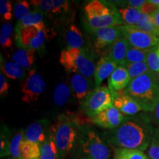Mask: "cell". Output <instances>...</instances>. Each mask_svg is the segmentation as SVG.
I'll return each instance as SVG.
<instances>
[{
	"instance_id": "obj_28",
	"label": "cell",
	"mask_w": 159,
	"mask_h": 159,
	"mask_svg": "<svg viewBox=\"0 0 159 159\" xmlns=\"http://www.w3.org/2000/svg\"><path fill=\"white\" fill-rule=\"evenodd\" d=\"M122 66H125V69L128 70L131 80L151 71L147 62L128 63H125Z\"/></svg>"
},
{
	"instance_id": "obj_37",
	"label": "cell",
	"mask_w": 159,
	"mask_h": 159,
	"mask_svg": "<svg viewBox=\"0 0 159 159\" xmlns=\"http://www.w3.org/2000/svg\"><path fill=\"white\" fill-rule=\"evenodd\" d=\"M0 13L4 20L9 21L12 19V5L8 0H1L0 2Z\"/></svg>"
},
{
	"instance_id": "obj_17",
	"label": "cell",
	"mask_w": 159,
	"mask_h": 159,
	"mask_svg": "<svg viewBox=\"0 0 159 159\" xmlns=\"http://www.w3.org/2000/svg\"><path fill=\"white\" fill-rule=\"evenodd\" d=\"M70 83L73 95L80 104H83L91 91L89 89L90 85L89 80L83 75L74 74L71 75Z\"/></svg>"
},
{
	"instance_id": "obj_42",
	"label": "cell",
	"mask_w": 159,
	"mask_h": 159,
	"mask_svg": "<svg viewBox=\"0 0 159 159\" xmlns=\"http://www.w3.org/2000/svg\"><path fill=\"white\" fill-rule=\"evenodd\" d=\"M151 16H152L155 25L159 30V8L157 9Z\"/></svg>"
},
{
	"instance_id": "obj_34",
	"label": "cell",
	"mask_w": 159,
	"mask_h": 159,
	"mask_svg": "<svg viewBox=\"0 0 159 159\" xmlns=\"http://www.w3.org/2000/svg\"><path fill=\"white\" fill-rule=\"evenodd\" d=\"M147 63L151 71L159 72V43L150 49Z\"/></svg>"
},
{
	"instance_id": "obj_1",
	"label": "cell",
	"mask_w": 159,
	"mask_h": 159,
	"mask_svg": "<svg viewBox=\"0 0 159 159\" xmlns=\"http://www.w3.org/2000/svg\"><path fill=\"white\" fill-rule=\"evenodd\" d=\"M155 129L146 116L125 119L116 128L105 132L103 138L117 148L144 151L149 148Z\"/></svg>"
},
{
	"instance_id": "obj_13",
	"label": "cell",
	"mask_w": 159,
	"mask_h": 159,
	"mask_svg": "<svg viewBox=\"0 0 159 159\" xmlns=\"http://www.w3.org/2000/svg\"><path fill=\"white\" fill-rule=\"evenodd\" d=\"M112 94L114 96L113 105L123 115L132 116L143 111L142 106L128 95L123 94L122 92L113 93Z\"/></svg>"
},
{
	"instance_id": "obj_22",
	"label": "cell",
	"mask_w": 159,
	"mask_h": 159,
	"mask_svg": "<svg viewBox=\"0 0 159 159\" xmlns=\"http://www.w3.org/2000/svg\"><path fill=\"white\" fill-rule=\"evenodd\" d=\"M1 70L3 71V74L10 79L17 80L21 78L24 76L25 71L21 66L14 61H6L1 62Z\"/></svg>"
},
{
	"instance_id": "obj_31",
	"label": "cell",
	"mask_w": 159,
	"mask_h": 159,
	"mask_svg": "<svg viewBox=\"0 0 159 159\" xmlns=\"http://www.w3.org/2000/svg\"><path fill=\"white\" fill-rule=\"evenodd\" d=\"M0 43L3 49L11 48L13 44V27L11 24L5 23L2 27Z\"/></svg>"
},
{
	"instance_id": "obj_2",
	"label": "cell",
	"mask_w": 159,
	"mask_h": 159,
	"mask_svg": "<svg viewBox=\"0 0 159 159\" xmlns=\"http://www.w3.org/2000/svg\"><path fill=\"white\" fill-rule=\"evenodd\" d=\"M122 93L135 99L143 111H154L159 102V82L156 73L150 71L132 80Z\"/></svg>"
},
{
	"instance_id": "obj_16",
	"label": "cell",
	"mask_w": 159,
	"mask_h": 159,
	"mask_svg": "<svg viewBox=\"0 0 159 159\" xmlns=\"http://www.w3.org/2000/svg\"><path fill=\"white\" fill-rule=\"evenodd\" d=\"M47 121H39L32 123L25 132V139L29 142L36 143L41 145L45 141L48 134L49 129H47Z\"/></svg>"
},
{
	"instance_id": "obj_47",
	"label": "cell",
	"mask_w": 159,
	"mask_h": 159,
	"mask_svg": "<svg viewBox=\"0 0 159 159\" xmlns=\"http://www.w3.org/2000/svg\"></svg>"
},
{
	"instance_id": "obj_9",
	"label": "cell",
	"mask_w": 159,
	"mask_h": 159,
	"mask_svg": "<svg viewBox=\"0 0 159 159\" xmlns=\"http://www.w3.org/2000/svg\"><path fill=\"white\" fill-rule=\"evenodd\" d=\"M122 37L128 41L131 47L149 49L159 43V36L142 30L135 25L119 26Z\"/></svg>"
},
{
	"instance_id": "obj_18",
	"label": "cell",
	"mask_w": 159,
	"mask_h": 159,
	"mask_svg": "<svg viewBox=\"0 0 159 159\" xmlns=\"http://www.w3.org/2000/svg\"><path fill=\"white\" fill-rule=\"evenodd\" d=\"M59 150L57 148L55 136L54 126L49 128L47 138L41 145V157L40 159H60Z\"/></svg>"
},
{
	"instance_id": "obj_19",
	"label": "cell",
	"mask_w": 159,
	"mask_h": 159,
	"mask_svg": "<svg viewBox=\"0 0 159 159\" xmlns=\"http://www.w3.org/2000/svg\"><path fill=\"white\" fill-rule=\"evenodd\" d=\"M130 47V45L128 41L124 37H121L110 47L108 56L119 66H122Z\"/></svg>"
},
{
	"instance_id": "obj_20",
	"label": "cell",
	"mask_w": 159,
	"mask_h": 159,
	"mask_svg": "<svg viewBox=\"0 0 159 159\" xmlns=\"http://www.w3.org/2000/svg\"><path fill=\"white\" fill-rule=\"evenodd\" d=\"M35 52L33 49L20 48L13 53L12 59L23 69H29L34 64Z\"/></svg>"
},
{
	"instance_id": "obj_8",
	"label": "cell",
	"mask_w": 159,
	"mask_h": 159,
	"mask_svg": "<svg viewBox=\"0 0 159 159\" xmlns=\"http://www.w3.org/2000/svg\"><path fill=\"white\" fill-rule=\"evenodd\" d=\"M16 40L19 47L36 50L42 47L47 39L45 25L41 27H16Z\"/></svg>"
},
{
	"instance_id": "obj_26",
	"label": "cell",
	"mask_w": 159,
	"mask_h": 159,
	"mask_svg": "<svg viewBox=\"0 0 159 159\" xmlns=\"http://www.w3.org/2000/svg\"><path fill=\"white\" fill-rule=\"evenodd\" d=\"M150 50V49H142L136 48V47H133L130 46V49H128V53H127L126 57H125V62L123 64L128 63L147 62Z\"/></svg>"
},
{
	"instance_id": "obj_40",
	"label": "cell",
	"mask_w": 159,
	"mask_h": 159,
	"mask_svg": "<svg viewBox=\"0 0 159 159\" xmlns=\"http://www.w3.org/2000/svg\"><path fill=\"white\" fill-rule=\"evenodd\" d=\"M157 9H158V7H157L156 5L150 3L149 1H147L146 3L139 9V11H140L141 13H143V14L152 15Z\"/></svg>"
},
{
	"instance_id": "obj_6",
	"label": "cell",
	"mask_w": 159,
	"mask_h": 159,
	"mask_svg": "<svg viewBox=\"0 0 159 159\" xmlns=\"http://www.w3.org/2000/svg\"><path fill=\"white\" fill-rule=\"evenodd\" d=\"M59 61L68 72L80 74L86 78L94 76L96 66L82 49L67 47L63 49L60 54Z\"/></svg>"
},
{
	"instance_id": "obj_41",
	"label": "cell",
	"mask_w": 159,
	"mask_h": 159,
	"mask_svg": "<svg viewBox=\"0 0 159 159\" xmlns=\"http://www.w3.org/2000/svg\"><path fill=\"white\" fill-rule=\"evenodd\" d=\"M146 2L145 0H130L127 2V3H128V7L139 10L146 3Z\"/></svg>"
},
{
	"instance_id": "obj_24",
	"label": "cell",
	"mask_w": 159,
	"mask_h": 159,
	"mask_svg": "<svg viewBox=\"0 0 159 159\" xmlns=\"http://www.w3.org/2000/svg\"><path fill=\"white\" fill-rule=\"evenodd\" d=\"M22 159H40L41 145L24 139L21 146Z\"/></svg>"
},
{
	"instance_id": "obj_46",
	"label": "cell",
	"mask_w": 159,
	"mask_h": 159,
	"mask_svg": "<svg viewBox=\"0 0 159 159\" xmlns=\"http://www.w3.org/2000/svg\"><path fill=\"white\" fill-rule=\"evenodd\" d=\"M78 159H91V158H80Z\"/></svg>"
},
{
	"instance_id": "obj_14",
	"label": "cell",
	"mask_w": 159,
	"mask_h": 159,
	"mask_svg": "<svg viewBox=\"0 0 159 159\" xmlns=\"http://www.w3.org/2000/svg\"><path fill=\"white\" fill-rule=\"evenodd\" d=\"M119 65L110 57L103 56L99 60L94 72L95 88L100 86L105 79L108 78L114 72Z\"/></svg>"
},
{
	"instance_id": "obj_7",
	"label": "cell",
	"mask_w": 159,
	"mask_h": 159,
	"mask_svg": "<svg viewBox=\"0 0 159 159\" xmlns=\"http://www.w3.org/2000/svg\"><path fill=\"white\" fill-rule=\"evenodd\" d=\"M113 102L114 96L110 89L99 86L91 91L82 104V108L85 114L91 118L112 106Z\"/></svg>"
},
{
	"instance_id": "obj_39",
	"label": "cell",
	"mask_w": 159,
	"mask_h": 159,
	"mask_svg": "<svg viewBox=\"0 0 159 159\" xmlns=\"http://www.w3.org/2000/svg\"><path fill=\"white\" fill-rule=\"evenodd\" d=\"M10 85L5 78V75L1 72L0 74V95L2 97L7 94Z\"/></svg>"
},
{
	"instance_id": "obj_5",
	"label": "cell",
	"mask_w": 159,
	"mask_h": 159,
	"mask_svg": "<svg viewBox=\"0 0 159 159\" xmlns=\"http://www.w3.org/2000/svg\"><path fill=\"white\" fill-rule=\"evenodd\" d=\"M83 157L91 159H110L111 152L106 141L96 130L84 127L80 129L78 143Z\"/></svg>"
},
{
	"instance_id": "obj_12",
	"label": "cell",
	"mask_w": 159,
	"mask_h": 159,
	"mask_svg": "<svg viewBox=\"0 0 159 159\" xmlns=\"http://www.w3.org/2000/svg\"><path fill=\"white\" fill-rule=\"evenodd\" d=\"M94 39V45L97 49H103L114 43L122 36L119 27H103L96 30H90Z\"/></svg>"
},
{
	"instance_id": "obj_30",
	"label": "cell",
	"mask_w": 159,
	"mask_h": 159,
	"mask_svg": "<svg viewBox=\"0 0 159 159\" xmlns=\"http://www.w3.org/2000/svg\"><path fill=\"white\" fill-rule=\"evenodd\" d=\"M43 13L40 11H35L25 18L22 21H19L16 27H30V26H35V27H41L44 25L43 23Z\"/></svg>"
},
{
	"instance_id": "obj_4",
	"label": "cell",
	"mask_w": 159,
	"mask_h": 159,
	"mask_svg": "<svg viewBox=\"0 0 159 159\" xmlns=\"http://www.w3.org/2000/svg\"><path fill=\"white\" fill-rule=\"evenodd\" d=\"M53 126L60 156L65 158L77 148L80 128L77 119L68 114H61Z\"/></svg>"
},
{
	"instance_id": "obj_27",
	"label": "cell",
	"mask_w": 159,
	"mask_h": 159,
	"mask_svg": "<svg viewBox=\"0 0 159 159\" xmlns=\"http://www.w3.org/2000/svg\"><path fill=\"white\" fill-rule=\"evenodd\" d=\"M25 132L20 130L11 138L10 146V156L11 159H22L21 153V143L25 139Z\"/></svg>"
},
{
	"instance_id": "obj_44",
	"label": "cell",
	"mask_w": 159,
	"mask_h": 159,
	"mask_svg": "<svg viewBox=\"0 0 159 159\" xmlns=\"http://www.w3.org/2000/svg\"><path fill=\"white\" fill-rule=\"evenodd\" d=\"M150 3L153 4L154 5H156L158 8H159V0H149Z\"/></svg>"
},
{
	"instance_id": "obj_36",
	"label": "cell",
	"mask_w": 159,
	"mask_h": 159,
	"mask_svg": "<svg viewBox=\"0 0 159 159\" xmlns=\"http://www.w3.org/2000/svg\"><path fill=\"white\" fill-rule=\"evenodd\" d=\"M30 4L37 7L40 11L55 13V8L52 5V0H32Z\"/></svg>"
},
{
	"instance_id": "obj_10",
	"label": "cell",
	"mask_w": 159,
	"mask_h": 159,
	"mask_svg": "<svg viewBox=\"0 0 159 159\" xmlns=\"http://www.w3.org/2000/svg\"><path fill=\"white\" fill-rule=\"evenodd\" d=\"M21 99L25 103H32L38 100L45 91L46 84L41 75L35 69H31L21 85Z\"/></svg>"
},
{
	"instance_id": "obj_15",
	"label": "cell",
	"mask_w": 159,
	"mask_h": 159,
	"mask_svg": "<svg viewBox=\"0 0 159 159\" xmlns=\"http://www.w3.org/2000/svg\"><path fill=\"white\" fill-rule=\"evenodd\" d=\"M131 78L128 71L123 66H119L108 78V88L111 93L124 90L128 86Z\"/></svg>"
},
{
	"instance_id": "obj_29",
	"label": "cell",
	"mask_w": 159,
	"mask_h": 159,
	"mask_svg": "<svg viewBox=\"0 0 159 159\" xmlns=\"http://www.w3.org/2000/svg\"><path fill=\"white\" fill-rule=\"evenodd\" d=\"M113 159H148L143 151L125 148H116Z\"/></svg>"
},
{
	"instance_id": "obj_45",
	"label": "cell",
	"mask_w": 159,
	"mask_h": 159,
	"mask_svg": "<svg viewBox=\"0 0 159 159\" xmlns=\"http://www.w3.org/2000/svg\"><path fill=\"white\" fill-rule=\"evenodd\" d=\"M156 77H157V79H158V82H159V72H156Z\"/></svg>"
},
{
	"instance_id": "obj_38",
	"label": "cell",
	"mask_w": 159,
	"mask_h": 159,
	"mask_svg": "<svg viewBox=\"0 0 159 159\" xmlns=\"http://www.w3.org/2000/svg\"><path fill=\"white\" fill-rule=\"evenodd\" d=\"M52 5L55 13H61L69 10V2L66 0H52Z\"/></svg>"
},
{
	"instance_id": "obj_33",
	"label": "cell",
	"mask_w": 159,
	"mask_h": 159,
	"mask_svg": "<svg viewBox=\"0 0 159 159\" xmlns=\"http://www.w3.org/2000/svg\"><path fill=\"white\" fill-rule=\"evenodd\" d=\"M14 16L19 21L22 20L29 16L32 13L30 7V4L27 1H18L16 2L14 7Z\"/></svg>"
},
{
	"instance_id": "obj_43",
	"label": "cell",
	"mask_w": 159,
	"mask_h": 159,
	"mask_svg": "<svg viewBox=\"0 0 159 159\" xmlns=\"http://www.w3.org/2000/svg\"><path fill=\"white\" fill-rule=\"evenodd\" d=\"M154 112H155V118H156V122L159 125V102L158 103V105H157Z\"/></svg>"
},
{
	"instance_id": "obj_35",
	"label": "cell",
	"mask_w": 159,
	"mask_h": 159,
	"mask_svg": "<svg viewBox=\"0 0 159 159\" xmlns=\"http://www.w3.org/2000/svg\"><path fill=\"white\" fill-rule=\"evenodd\" d=\"M148 153L150 159H159V128L156 129Z\"/></svg>"
},
{
	"instance_id": "obj_23",
	"label": "cell",
	"mask_w": 159,
	"mask_h": 159,
	"mask_svg": "<svg viewBox=\"0 0 159 159\" xmlns=\"http://www.w3.org/2000/svg\"><path fill=\"white\" fill-rule=\"evenodd\" d=\"M71 85H69L66 83H60L55 87L53 99L55 104L58 106H63L66 105L70 98L71 95Z\"/></svg>"
},
{
	"instance_id": "obj_21",
	"label": "cell",
	"mask_w": 159,
	"mask_h": 159,
	"mask_svg": "<svg viewBox=\"0 0 159 159\" xmlns=\"http://www.w3.org/2000/svg\"><path fill=\"white\" fill-rule=\"evenodd\" d=\"M66 41L69 48L81 49L83 44L82 33L75 25H71L66 32Z\"/></svg>"
},
{
	"instance_id": "obj_3",
	"label": "cell",
	"mask_w": 159,
	"mask_h": 159,
	"mask_svg": "<svg viewBox=\"0 0 159 159\" xmlns=\"http://www.w3.org/2000/svg\"><path fill=\"white\" fill-rule=\"evenodd\" d=\"M85 23L90 30L124 25L118 10L107 2L93 0L84 7Z\"/></svg>"
},
{
	"instance_id": "obj_25",
	"label": "cell",
	"mask_w": 159,
	"mask_h": 159,
	"mask_svg": "<svg viewBox=\"0 0 159 159\" xmlns=\"http://www.w3.org/2000/svg\"><path fill=\"white\" fill-rule=\"evenodd\" d=\"M123 23L126 25H136L140 19L142 13L139 9L127 7L118 9Z\"/></svg>"
},
{
	"instance_id": "obj_32",
	"label": "cell",
	"mask_w": 159,
	"mask_h": 159,
	"mask_svg": "<svg viewBox=\"0 0 159 159\" xmlns=\"http://www.w3.org/2000/svg\"><path fill=\"white\" fill-rule=\"evenodd\" d=\"M11 139L10 131L6 127H2L1 138H0V156L2 158L10 156V146Z\"/></svg>"
},
{
	"instance_id": "obj_11",
	"label": "cell",
	"mask_w": 159,
	"mask_h": 159,
	"mask_svg": "<svg viewBox=\"0 0 159 159\" xmlns=\"http://www.w3.org/2000/svg\"><path fill=\"white\" fill-rule=\"evenodd\" d=\"M91 120L94 124L101 128L111 130L122 124L125 120V117L113 105L110 108L105 109L96 116L91 117Z\"/></svg>"
}]
</instances>
